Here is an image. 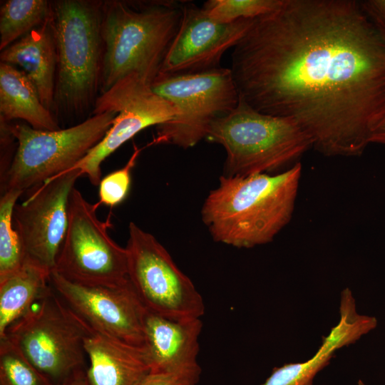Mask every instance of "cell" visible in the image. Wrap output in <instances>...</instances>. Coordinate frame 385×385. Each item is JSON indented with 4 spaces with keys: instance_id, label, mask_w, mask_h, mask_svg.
Returning <instances> with one entry per match:
<instances>
[{
    "instance_id": "obj_1",
    "label": "cell",
    "mask_w": 385,
    "mask_h": 385,
    "mask_svg": "<svg viewBox=\"0 0 385 385\" xmlns=\"http://www.w3.org/2000/svg\"><path fill=\"white\" fill-rule=\"evenodd\" d=\"M239 98L293 120L327 156H358L385 116V42L360 1L282 0L233 48Z\"/></svg>"
},
{
    "instance_id": "obj_2",
    "label": "cell",
    "mask_w": 385,
    "mask_h": 385,
    "mask_svg": "<svg viewBox=\"0 0 385 385\" xmlns=\"http://www.w3.org/2000/svg\"><path fill=\"white\" fill-rule=\"evenodd\" d=\"M301 174L297 163L273 175H222L201 210L214 241L238 248L272 242L292 218Z\"/></svg>"
},
{
    "instance_id": "obj_3",
    "label": "cell",
    "mask_w": 385,
    "mask_h": 385,
    "mask_svg": "<svg viewBox=\"0 0 385 385\" xmlns=\"http://www.w3.org/2000/svg\"><path fill=\"white\" fill-rule=\"evenodd\" d=\"M183 4L175 1L103 2L101 93L133 73L152 85L179 29Z\"/></svg>"
},
{
    "instance_id": "obj_4",
    "label": "cell",
    "mask_w": 385,
    "mask_h": 385,
    "mask_svg": "<svg viewBox=\"0 0 385 385\" xmlns=\"http://www.w3.org/2000/svg\"><path fill=\"white\" fill-rule=\"evenodd\" d=\"M102 1H51L56 50L55 108L80 114L94 106L101 88Z\"/></svg>"
},
{
    "instance_id": "obj_5",
    "label": "cell",
    "mask_w": 385,
    "mask_h": 385,
    "mask_svg": "<svg viewBox=\"0 0 385 385\" xmlns=\"http://www.w3.org/2000/svg\"><path fill=\"white\" fill-rule=\"evenodd\" d=\"M206 139L224 148L227 176L269 174L312 147L293 120L258 112L240 98L234 110L212 122Z\"/></svg>"
},
{
    "instance_id": "obj_6",
    "label": "cell",
    "mask_w": 385,
    "mask_h": 385,
    "mask_svg": "<svg viewBox=\"0 0 385 385\" xmlns=\"http://www.w3.org/2000/svg\"><path fill=\"white\" fill-rule=\"evenodd\" d=\"M91 330L52 287L0 339H7L55 385H61L86 373L84 344Z\"/></svg>"
},
{
    "instance_id": "obj_7",
    "label": "cell",
    "mask_w": 385,
    "mask_h": 385,
    "mask_svg": "<svg viewBox=\"0 0 385 385\" xmlns=\"http://www.w3.org/2000/svg\"><path fill=\"white\" fill-rule=\"evenodd\" d=\"M117 115L114 111L92 114L65 129L41 130L27 123L3 124L17 140L16 153L1 174V194L34 190L72 168L105 136Z\"/></svg>"
},
{
    "instance_id": "obj_8",
    "label": "cell",
    "mask_w": 385,
    "mask_h": 385,
    "mask_svg": "<svg viewBox=\"0 0 385 385\" xmlns=\"http://www.w3.org/2000/svg\"><path fill=\"white\" fill-rule=\"evenodd\" d=\"M151 88L171 102L178 115L157 126L149 145L169 143L191 148L206 138L213 121L230 113L239 103L231 71L222 67L195 74L159 73Z\"/></svg>"
},
{
    "instance_id": "obj_9",
    "label": "cell",
    "mask_w": 385,
    "mask_h": 385,
    "mask_svg": "<svg viewBox=\"0 0 385 385\" xmlns=\"http://www.w3.org/2000/svg\"><path fill=\"white\" fill-rule=\"evenodd\" d=\"M100 205L88 202L73 188L68 205V224L55 271L86 285L118 286L129 282L125 247L108 235L110 217L98 219Z\"/></svg>"
},
{
    "instance_id": "obj_10",
    "label": "cell",
    "mask_w": 385,
    "mask_h": 385,
    "mask_svg": "<svg viewBox=\"0 0 385 385\" xmlns=\"http://www.w3.org/2000/svg\"><path fill=\"white\" fill-rule=\"evenodd\" d=\"M125 249L128 279L148 311L176 319L205 314L202 295L152 234L130 222Z\"/></svg>"
},
{
    "instance_id": "obj_11",
    "label": "cell",
    "mask_w": 385,
    "mask_h": 385,
    "mask_svg": "<svg viewBox=\"0 0 385 385\" xmlns=\"http://www.w3.org/2000/svg\"><path fill=\"white\" fill-rule=\"evenodd\" d=\"M93 108L92 114L117 112L102 140L70 169L79 170L94 186L99 185L101 164L111 154L143 129L170 121L178 115L171 102L154 93L151 85L135 73L101 93Z\"/></svg>"
},
{
    "instance_id": "obj_12",
    "label": "cell",
    "mask_w": 385,
    "mask_h": 385,
    "mask_svg": "<svg viewBox=\"0 0 385 385\" xmlns=\"http://www.w3.org/2000/svg\"><path fill=\"white\" fill-rule=\"evenodd\" d=\"M78 169L68 170L36 188L16 204L13 222L29 261L51 274L56 268L68 224L69 199L77 179Z\"/></svg>"
},
{
    "instance_id": "obj_13",
    "label": "cell",
    "mask_w": 385,
    "mask_h": 385,
    "mask_svg": "<svg viewBox=\"0 0 385 385\" xmlns=\"http://www.w3.org/2000/svg\"><path fill=\"white\" fill-rule=\"evenodd\" d=\"M50 283L64 302L95 331L145 349L147 309L130 280L118 286L70 281L53 270Z\"/></svg>"
},
{
    "instance_id": "obj_14",
    "label": "cell",
    "mask_w": 385,
    "mask_h": 385,
    "mask_svg": "<svg viewBox=\"0 0 385 385\" xmlns=\"http://www.w3.org/2000/svg\"><path fill=\"white\" fill-rule=\"evenodd\" d=\"M254 19L218 23L210 19L202 7L185 1L179 29L160 73L195 74L220 68L225 52L235 46Z\"/></svg>"
},
{
    "instance_id": "obj_15",
    "label": "cell",
    "mask_w": 385,
    "mask_h": 385,
    "mask_svg": "<svg viewBox=\"0 0 385 385\" xmlns=\"http://www.w3.org/2000/svg\"><path fill=\"white\" fill-rule=\"evenodd\" d=\"M339 314V322L322 337L321 346L312 358L274 368L262 385H314L317 374L329 365L338 349L355 343L377 326L376 317L356 312L355 299L349 288L341 293Z\"/></svg>"
},
{
    "instance_id": "obj_16",
    "label": "cell",
    "mask_w": 385,
    "mask_h": 385,
    "mask_svg": "<svg viewBox=\"0 0 385 385\" xmlns=\"http://www.w3.org/2000/svg\"><path fill=\"white\" fill-rule=\"evenodd\" d=\"M200 318L176 319L147 310L145 349L150 372L173 371L198 365Z\"/></svg>"
},
{
    "instance_id": "obj_17",
    "label": "cell",
    "mask_w": 385,
    "mask_h": 385,
    "mask_svg": "<svg viewBox=\"0 0 385 385\" xmlns=\"http://www.w3.org/2000/svg\"><path fill=\"white\" fill-rule=\"evenodd\" d=\"M84 347L89 366L88 385H139L150 372L145 349L98 332L91 328Z\"/></svg>"
},
{
    "instance_id": "obj_18",
    "label": "cell",
    "mask_w": 385,
    "mask_h": 385,
    "mask_svg": "<svg viewBox=\"0 0 385 385\" xmlns=\"http://www.w3.org/2000/svg\"><path fill=\"white\" fill-rule=\"evenodd\" d=\"M0 60L22 68L36 86L43 105L53 113L58 57L50 18L1 51Z\"/></svg>"
},
{
    "instance_id": "obj_19",
    "label": "cell",
    "mask_w": 385,
    "mask_h": 385,
    "mask_svg": "<svg viewBox=\"0 0 385 385\" xmlns=\"http://www.w3.org/2000/svg\"><path fill=\"white\" fill-rule=\"evenodd\" d=\"M0 117L1 123L21 119L36 130L61 129L27 75L3 62L0 63Z\"/></svg>"
},
{
    "instance_id": "obj_20",
    "label": "cell",
    "mask_w": 385,
    "mask_h": 385,
    "mask_svg": "<svg viewBox=\"0 0 385 385\" xmlns=\"http://www.w3.org/2000/svg\"><path fill=\"white\" fill-rule=\"evenodd\" d=\"M50 274L26 260L17 272L0 280V337L50 292Z\"/></svg>"
},
{
    "instance_id": "obj_21",
    "label": "cell",
    "mask_w": 385,
    "mask_h": 385,
    "mask_svg": "<svg viewBox=\"0 0 385 385\" xmlns=\"http://www.w3.org/2000/svg\"><path fill=\"white\" fill-rule=\"evenodd\" d=\"M51 2L46 0H9L0 9V50L48 21Z\"/></svg>"
},
{
    "instance_id": "obj_22",
    "label": "cell",
    "mask_w": 385,
    "mask_h": 385,
    "mask_svg": "<svg viewBox=\"0 0 385 385\" xmlns=\"http://www.w3.org/2000/svg\"><path fill=\"white\" fill-rule=\"evenodd\" d=\"M24 194L9 190L0 198V280L17 272L26 262L20 236L14 227L13 212L19 197Z\"/></svg>"
},
{
    "instance_id": "obj_23",
    "label": "cell",
    "mask_w": 385,
    "mask_h": 385,
    "mask_svg": "<svg viewBox=\"0 0 385 385\" xmlns=\"http://www.w3.org/2000/svg\"><path fill=\"white\" fill-rule=\"evenodd\" d=\"M0 385H55L7 339H0Z\"/></svg>"
},
{
    "instance_id": "obj_24",
    "label": "cell",
    "mask_w": 385,
    "mask_h": 385,
    "mask_svg": "<svg viewBox=\"0 0 385 385\" xmlns=\"http://www.w3.org/2000/svg\"><path fill=\"white\" fill-rule=\"evenodd\" d=\"M282 0H208L202 9L207 16L218 23L240 19H254L276 10Z\"/></svg>"
},
{
    "instance_id": "obj_25",
    "label": "cell",
    "mask_w": 385,
    "mask_h": 385,
    "mask_svg": "<svg viewBox=\"0 0 385 385\" xmlns=\"http://www.w3.org/2000/svg\"><path fill=\"white\" fill-rule=\"evenodd\" d=\"M142 148L134 145V150L125 165L112 172L101 179L99 183L98 204L111 207L122 202L129 192L130 186L131 170L134 167L137 158Z\"/></svg>"
},
{
    "instance_id": "obj_26",
    "label": "cell",
    "mask_w": 385,
    "mask_h": 385,
    "mask_svg": "<svg viewBox=\"0 0 385 385\" xmlns=\"http://www.w3.org/2000/svg\"><path fill=\"white\" fill-rule=\"evenodd\" d=\"M200 374L199 364L173 371L150 372L139 385H196Z\"/></svg>"
},
{
    "instance_id": "obj_27",
    "label": "cell",
    "mask_w": 385,
    "mask_h": 385,
    "mask_svg": "<svg viewBox=\"0 0 385 385\" xmlns=\"http://www.w3.org/2000/svg\"><path fill=\"white\" fill-rule=\"evenodd\" d=\"M361 6L385 42V0L360 1Z\"/></svg>"
},
{
    "instance_id": "obj_28",
    "label": "cell",
    "mask_w": 385,
    "mask_h": 385,
    "mask_svg": "<svg viewBox=\"0 0 385 385\" xmlns=\"http://www.w3.org/2000/svg\"><path fill=\"white\" fill-rule=\"evenodd\" d=\"M370 143L385 145V116L374 128L371 135Z\"/></svg>"
},
{
    "instance_id": "obj_29",
    "label": "cell",
    "mask_w": 385,
    "mask_h": 385,
    "mask_svg": "<svg viewBox=\"0 0 385 385\" xmlns=\"http://www.w3.org/2000/svg\"><path fill=\"white\" fill-rule=\"evenodd\" d=\"M61 385H88V384L86 381L85 373L68 381Z\"/></svg>"
},
{
    "instance_id": "obj_30",
    "label": "cell",
    "mask_w": 385,
    "mask_h": 385,
    "mask_svg": "<svg viewBox=\"0 0 385 385\" xmlns=\"http://www.w3.org/2000/svg\"><path fill=\"white\" fill-rule=\"evenodd\" d=\"M358 385H366L364 381H362L361 380H359L358 381Z\"/></svg>"
}]
</instances>
